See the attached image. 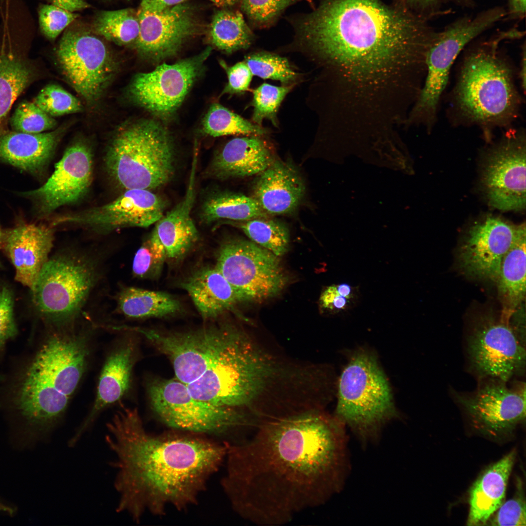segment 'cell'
Wrapping results in <instances>:
<instances>
[{
    "instance_id": "6da1fadb",
    "label": "cell",
    "mask_w": 526,
    "mask_h": 526,
    "mask_svg": "<svg viewBox=\"0 0 526 526\" xmlns=\"http://www.w3.org/2000/svg\"><path fill=\"white\" fill-rule=\"evenodd\" d=\"M227 443L222 487L233 510L262 526L287 524L343 488L350 468L345 426L323 409L262 421Z\"/></svg>"
},
{
    "instance_id": "7a4b0ae2",
    "label": "cell",
    "mask_w": 526,
    "mask_h": 526,
    "mask_svg": "<svg viewBox=\"0 0 526 526\" xmlns=\"http://www.w3.org/2000/svg\"><path fill=\"white\" fill-rule=\"evenodd\" d=\"M298 31L325 69L333 99L357 110L414 91L437 35L422 17L381 0H322L301 19Z\"/></svg>"
},
{
    "instance_id": "3957f363",
    "label": "cell",
    "mask_w": 526,
    "mask_h": 526,
    "mask_svg": "<svg viewBox=\"0 0 526 526\" xmlns=\"http://www.w3.org/2000/svg\"><path fill=\"white\" fill-rule=\"evenodd\" d=\"M105 441L115 455L117 512L139 522L149 512L163 515L197 503L226 456L227 445L207 435L145 429L136 409L118 411L107 423Z\"/></svg>"
},
{
    "instance_id": "277c9868",
    "label": "cell",
    "mask_w": 526,
    "mask_h": 526,
    "mask_svg": "<svg viewBox=\"0 0 526 526\" xmlns=\"http://www.w3.org/2000/svg\"><path fill=\"white\" fill-rule=\"evenodd\" d=\"M520 35L515 29L501 32L470 51L461 64L451 110L457 121L478 126L487 139L493 130L509 127L519 115L522 98L513 67L499 47L504 40Z\"/></svg>"
},
{
    "instance_id": "5b68a950",
    "label": "cell",
    "mask_w": 526,
    "mask_h": 526,
    "mask_svg": "<svg viewBox=\"0 0 526 526\" xmlns=\"http://www.w3.org/2000/svg\"><path fill=\"white\" fill-rule=\"evenodd\" d=\"M273 369L266 346L236 325L221 355L198 379L186 385L197 399L253 415L268 393Z\"/></svg>"
},
{
    "instance_id": "8992f818",
    "label": "cell",
    "mask_w": 526,
    "mask_h": 526,
    "mask_svg": "<svg viewBox=\"0 0 526 526\" xmlns=\"http://www.w3.org/2000/svg\"><path fill=\"white\" fill-rule=\"evenodd\" d=\"M334 415L363 448L377 443L385 425L399 417L388 381L370 351L359 349L351 355L338 380Z\"/></svg>"
},
{
    "instance_id": "52a82bcc",
    "label": "cell",
    "mask_w": 526,
    "mask_h": 526,
    "mask_svg": "<svg viewBox=\"0 0 526 526\" xmlns=\"http://www.w3.org/2000/svg\"><path fill=\"white\" fill-rule=\"evenodd\" d=\"M175 154L168 130L158 121L145 119L115 133L104 161L110 177L121 188L151 190L171 179Z\"/></svg>"
},
{
    "instance_id": "ba28073f",
    "label": "cell",
    "mask_w": 526,
    "mask_h": 526,
    "mask_svg": "<svg viewBox=\"0 0 526 526\" xmlns=\"http://www.w3.org/2000/svg\"><path fill=\"white\" fill-rule=\"evenodd\" d=\"M151 408L172 430L229 437L255 429L260 420L240 410L217 406L193 397L186 384L176 379L157 378L148 386Z\"/></svg>"
},
{
    "instance_id": "9c48e42d",
    "label": "cell",
    "mask_w": 526,
    "mask_h": 526,
    "mask_svg": "<svg viewBox=\"0 0 526 526\" xmlns=\"http://www.w3.org/2000/svg\"><path fill=\"white\" fill-rule=\"evenodd\" d=\"M97 277L96 265L87 256L56 254L44 264L31 289L33 303L51 324L70 322L80 313Z\"/></svg>"
},
{
    "instance_id": "30bf717a",
    "label": "cell",
    "mask_w": 526,
    "mask_h": 526,
    "mask_svg": "<svg viewBox=\"0 0 526 526\" xmlns=\"http://www.w3.org/2000/svg\"><path fill=\"white\" fill-rule=\"evenodd\" d=\"M497 20L495 13L488 10L474 17L457 20L444 31L437 32L427 53L423 86L404 121V129L421 126L430 131L432 128L455 60L464 47Z\"/></svg>"
},
{
    "instance_id": "8fae6325",
    "label": "cell",
    "mask_w": 526,
    "mask_h": 526,
    "mask_svg": "<svg viewBox=\"0 0 526 526\" xmlns=\"http://www.w3.org/2000/svg\"><path fill=\"white\" fill-rule=\"evenodd\" d=\"M215 266L241 301H262L276 296L289 281L279 257L241 238L228 239L222 244Z\"/></svg>"
},
{
    "instance_id": "7c38bea8",
    "label": "cell",
    "mask_w": 526,
    "mask_h": 526,
    "mask_svg": "<svg viewBox=\"0 0 526 526\" xmlns=\"http://www.w3.org/2000/svg\"><path fill=\"white\" fill-rule=\"evenodd\" d=\"M102 38L78 24L64 32L56 54L62 73L88 103L101 97L117 70L113 55Z\"/></svg>"
},
{
    "instance_id": "4fadbf2b",
    "label": "cell",
    "mask_w": 526,
    "mask_h": 526,
    "mask_svg": "<svg viewBox=\"0 0 526 526\" xmlns=\"http://www.w3.org/2000/svg\"><path fill=\"white\" fill-rule=\"evenodd\" d=\"M525 338L509 321L491 314L480 316L467 338L471 368L482 379L508 382L525 371Z\"/></svg>"
},
{
    "instance_id": "5bb4252c",
    "label": "cell",
    "mask_w": 526,
    "mask_h": 526,
    "mask_svg": "<svg viewBox=\"0 0 526 526\" xmlns=\"http://www.w3.org/2000/svg\"><path fill=\"white\" fill-rule=\"evenodd\" d=\"M234 324L222 322L186 331L138 329L171 361L176 379L188 385L203 374L225 350Z\"/></svg>"
},
{
    "instance_id": "9a60e30c",
    "label": "cell",
    "mask_w": 526,
    "mask_h": 526,
    "mask_svg": "<svg viewBox=\"0 0 526 526\" xmlns=\"http://www.w3.org/2000/svg\"><path fill=\"white\" fill-rule=\"evenodd\" d=\"M208 47L197 55L173 64L135 75L130 86L132 100L153 114L165 118L181 105L210 55Z\"/></svg>"
},
{
    "instance_id": "2e32d148",
    "label": "cell",
    "mask_w": 526,
    "mask_h": 526,
    "mask_svg": "<svg viewBox=\"0 0 526 526\" xmlns=\"http://www.w3.org/2000/svg\"><path fill=\"white\" fill-rule=\"evenodd\" d=\"M486 161L483 183L490 206L503 211L526 207V137L522 130H510Z\"/></svg>"
},
{
    "instance_id": "e0dca14e",
    "label": "cell",
    "mask_w": 526,
    "mask_h": 526,
    "mask_svg": "<svg viewBox=\"0 0 526 526\" xmlns=\"http://www.w3.org/2000/svg\"><path fill=\"white\" fill-rule=\"evenodd\" d=\"M91 148L77 141L69 146L46 182L33 190L20 192L29 200L36 217H47L61 207L74 204L88 192L93 178Z\"/></svg>"
},
{
    "instance_id": "ac0fdd59",
    "label": "cell",
    "mask_w": 526,
    "mask_h": 526,
    "mask_svg": "<svg viewBox=\"0 0 526 526\" xmlns=\"http://www.w3.org/2000/svg\"><path fill=\"white\" fill-rule=\"evenodd\" d=\"M124 190L112 202L59 215L54 219L51 225L55 226L71 224L107 232L127 227H149L164 215L165 202L151 190L139 188Z\"/></svg>"
},
{
    "instance_id": "d6986e66",
    "label": "cell",
    "mask_w": 526,
    "mask_h": 526,
    "mask_svg": "<svg viewBox=\"0 0 526 526\" xmlns=\"http://www.w3.org/2000/svg\"><path fill=\"white\" fill-rule=\"evenodd\" d=\"M525 234V223L515 225L498 218L474 225L459 249L461 270L469 277L496 282L505 255Z\"/></svg>"
},
{
    "instance_id": "ffe728a7",
    "label": "cell",
    "mask_w": 526,
    "mask_h": 526,
    "mask_svg": "<svg viewBox=\"0 0 526 526\" xmlns=\"http://www.w3.org/2000/svg\"><path fill=\"white\" fill-rule=\"evenodd\" d=\"M140 31L133 47L144 57L160 61L172 56L202 31L195 8L184 2L160 12L138 8Z\"/></svg>"
},
{
    "instance_id": "44dd1931",
    "label": "cell",
    "mask_w": 526,
    "mask_h": 526,
    "mask_svg": "<svg viewBox=\"0 0 526 526\" xmlns=\"http://www.w3.org/2000/svg\"><path fill=\"white\" fill-rule=\"evenodd\" d=\"M488 380L474 393L457 395V401L476 427L494 434L509 431L526 417L525 383L510 388Z\"/></svg>"
},
{
    "instance_id": "7402d4cb",
    "label": "cell",
    "mask_w": 526,
    "mask_h": 526,
    "mask_svg": "<svg viewBox=\"0 0 526 526\" xmlns=\"http://www.w3.org/2000/svg\"><path fill=\"white\" fill-rule=\"evenodd\" d=\"M89 348L81 334L54 332L31 356L56 388L69 398L85 370Z\"/></svg>"
},
{
    "instance_id": "603a6c76",
    "label": "cell",
    "mask_w": 526,
    "mask_h": 526,
    "mask_svg": "<svg viewBox=\"0 0 526 526\" xmlns=\"http://www.w3.org/2000/svg\"><path fill=\"white\" fill-rule=\"evenodd\" d=\"M52 225L21 222L4 230L0 240L3 249L16 270L15 279L33 288L39 272L48 260L54 241Z\"/></svg>"
},
{
    "instance_id": "cb8c5ba5",
    "label": "cell",
    "mask_w": 526,
    "mask_h": 526,
    "mask_svg": "<svg viewBox=\"0 0 526 526\" xmlns=\"http://www.w3.org/2000/svg\"><path fill=\"white\" fill-rule=\"evenodd\" d=\"M253 186V196L268 215H284L294 211L305 192L303 180L289 162L274 160L259 174Z\"/></svg>"
},
{
    "instance_id": "d4e9b609",
    "label": "cell",
    "mask_w": 526,
    "mask_h": 526,
    "mask_svg": "<svg viewBox=\"0 0 526 526\" xmlns=\"http://www.w3.org/2000/svg\"><path fill=\"white\" fill-rule=\"evenodd\" d=\"M135 351L133 343L128 339L120 343L108 356L99 377L93 407L69 439V447L77 444L101 411L120 400L127 393L135 362Z\"/></svg>"
},
{
    "instance_id": "484cf974",
    "label": "cell",
    "mask_w": 526,
    "mask_h": 526,
    "mask_svg": "<svg viewBox=\"0 0 526 526\" xmlns=\"http://www.w3.org/2000/svg\"><path fill=\"white\" fill-rule=\"evenodd\" d=\"M60 127L49 132L27 133L16 131L0 134V162L35 177L46 171L66 130Z\"/></svg>"
},
{
    "instance_id": "4316f807",
    "label": "cell",
    "mask_w": 526,
    "mask_h": 526,
    "mask_svg": "<svg viewBox=\"0 0 526 526\" xmlns=\"http://www.w3.org/2000/svg\"><path fill=\"white\" fill-rule=\"evenodd\" d=\"M273 161L270 149L259 137H236L214 156L207 171L218 179L245 177L260 174Z\"/></svg>"
},
{
    "instance_id": "83f0119b",
    "label": "cell",
    "mask_w": 526,
    "mask_h": 526,
    "mask_svg": "<svg viewBox=\"0 0 526 526\" xmlns=\"http://www.w3.org/2000/svg\"><path fill=\"white\" fill-rule=\"evenodd\" d=\"M181 285L205 319H216L241 301L234 289L215 266L196 271Z\"/></svg>"
},
{
    "instance_id": "f1b7e54d",
    "label": "cell",
    "mask_w": 526,
    "mask_h": 526,
    "mask_svg": "<svg viewBox=\"0 0 526 526\" xmlns=\"http://www.w3.org/2000/svg\"><path fill=\"white\" fill-rule=\"evenodd\" d=\"M514 459L513 451L488 468L475 482L470 492L468 526L484 525L502 504Z\"/></svg>"
},
{
    "instance_id": "f546056e",
    "label": "cell",
    "mask_w": 526,
    "mask_h": 526,
    "mask_svg": "<svg viewBox=\"0 0 526 526\" xmlns=\"http://www.w3.org/2000/svg\"><path fill=\"white\" fill-rule=\"evenodd\" d=\"M526 234L505 255L496 281L501 305L500 318L507 322L526 295Z\"/></svg>"
},
{
    "instance_id": "4dcf8cb0",
    "label": "cell",
    "mask_w": 526,
    "mask_h": 526,
    "mask_svg": "<svg viewBox=\"0 0 526 526\" xmlns=\"http://www.w3.org/2000/svg\"><path fill=\"white\" fill-rule=\"evenodd\" d=\"M36 76L31 63L16 50L8 39H3L0 45V134L13 103Z\"/></svg>"
},
{
    "instance_id": "1f68e13d",
    "label": "cell",
    "mask_w": 526,
    "mask_h": 526,
    "mask_svg": "<svg viewBox=\"0 0 526 526\" xmlns=\"http://www.w3.org/2000/svg\"><path fill=\"white\" fill-rule=\"evenodd\" d=\"M190 202L182 200L156 223L151 234L163 245L167 258L177 259L196 242L198 232L191 218Z\"/></svg>"
},
{
    "instance_id": "d6a6232c",
    "label": "cell",
    "mask_w": 526,
    "mask_h": 526,
    "mask_svg": "<svg viewBox=\"0 0 526 526\" xmlns=\"http://www.w3.org/2000/svg\"><path fill=\"white\" fill-rule=\"evenodd\" d=\"M117 307L121 314L133 319L163 317L178 312L180 302L169 294L134 287L121 290Z\"/></svg>"
},
{
    "instance_id": "836d02e7",
    "label": "cell",
    "mask_w": 526,
    "mask_h": 526,
    "mask_svg": "<svg viewBox=\"0 0 526 526\" xmlns=\"http://www.w3.org/2000/svg\"><path fill=\"white\" fill-rule=\"evenodd\" d=\"M267 217L268 215L252 197L227 191L210 195L204 201L200 212V219L206 224L221 219L244 221Z\"/></svg>"
},
{
    "instance_id": "e575fe53",
    "label": "cell",
    "mask_w": 526,
    "mask_h": 526,
    "mask_svg": "<svg viewBox=\"0 0 526 526\" xmlns=\"http://www.w3.org/2000/svg\"><path fill=\"white\" fill-rule=\"evenodd\" d=\"M209 36L214 46L228 53L248 48L253 39L242 14L226 9L218 10L213 16Z\"/></svg>"
},
{
    "instance_id": "d590c367",
    "label": "cell",
    "mask_w": 526,
    "mask_h": 526,
    "mask_svg": "<svg viewBox=\"0 0 526 526\" xmlns=\"http://www.w3.org/2000/svg\"><path fill=\"white\" fill-rule=\"evenodd\" d=\"M91 29L101 38L119 46L134 45L140 31L137 10L128 8L98 12Z\"/></svg>"
},
{
    "instance_id": "8d00e7d4",
    "label": "cell",
    "mask_w": 526,
    "mask_h": 526,
    "mask_svg": "<svg viewBox=\"0 0 526 526\" xmlns=\"http://www.w3.org/2000/svg\"><path fill=\"white\" fill-rule=\"evenodd\" d=\"M254 243L280 257L286 253L290 242L288 228L283 223L267 217L244 221H229Z\"/></svg>"
},
{
    "instance_id": "74e56055",
    "label": "cell",
    "mask_w": 526,
    "mask_h": 526,
    "mask_svg": "<svg viewBox=\"0 0 526 526\" xmlns=\"http://www.w3.org/2000/svg\"><path fill=\"white\" fill-rule=\"evenodd\" d=\"M203 131L213 137L232 134L262 135L267 133L261 126L253 124L218 103L211 105L203 121Z\"/></svg>"
},
{
    "instance_id": "f35d334b",
    "label": "cell",
    "mask_w": 526,
    "mask_h": 526,
    "mask_svg": "<svg viewBox=\"0 0 526 526\" xmlns=\"http://www.w3.org/2000/svg\"><path fill=\"white\" fill-rule=\"evenodd\" d=\"M244 61L253 75L263 79L279 80L283 84L288 85L298 76L287 59L277 55L257 53L246 56Z\"/></svg>"
},
{
    "instance_id": "ab89813d",
    "label": "cell",
    "mask_w": 526,
    "mask_h": 526,
    "mask_svg": "<svg viewBox=\"0 0 526 526\" xmlns=\"http://www.w3.org/2000/svg\"><path fill=\"white\" fill-rule=\"evenodd\" d=\"M292 88L291 85L280 87L264 83L255 89L252 101L254 108L252 120L254 124L261 126L263 119L267 118L277 126L278 110Z\"/></svg>"
},
{
    "instance_id": "60d3db41",
    "label": "cell",
    "mask_w": 526,
    "mask_h": 526,
    "mask_svg": "<svg viewBox=\"0 0 526 526\" xmlns=\"http://www.w3.org/2000/svg\"><path fill=\"white\" fill-rule=\"evenodd\" d=\"M33 102L52 117L81 112L83 106L75 96L61 86L50 84L45 86Z\"/></svg>"
},
{
    "instance_id": "b9f144b4",
    "label": "cell",
    "mask_w": 526,
    "mask_h": 526,
    "mask_svg": "<svg viewBox=\"0 0 526 526\" xmlns=\"http://www.w3.org/2000/svg\"><path fill=\"white\" fill-rule=\"evenodd\" d=\"M167 258L163 245L151 234L135 254L132 267L133 274L143 279L158 277Z\"/></svg>"
},
{
    "instance_id": "7bdbcfd3",
    "label": "cell",
    "mask_w": 526,
    "mask_h": 526,
    "mask_svg": "<svg viewBox=\"0 0 526 526\" xmlns=\"http://www.w3.org/2000/svg\"><path fill=\"white\" fill-rule=\"evenodd\" d=\"M14 131L38 133L45 132L56 126V120L33 102L24 101L16 109L10 119Z\"/></svg>"
},
{
    "instance_id": "ee69618b",
    "label": "cell",
    "mask_w": 526,
    "mask_h": 526,
    "mask_svg": "<svg viewBox=\"0 0 526 526\" xmlns=\"http://www.w3.org/2000/svg\"><path fill=\"white\" fill-rule=\"evenodd\" d=\"M359 298L357 287L343 282L325 287L320 294L319 301L324 311L336 315L345 313L355 308Z\"/></svg>"
},
{
    "instance_id": "f6af8a7d",
    "label": "cell",
    "mask_w": 526,
    "mask_h": 526,
    "mask_svg": "<svg viewBox=\"0 0 526 526\" xmlns=\"http://www.w3.org/2000/svg\"><path fill=\"white\" fill-rule=\"evenodd\" d=\"M38 14L40 31L50 41L55 40L79 16L52 4L40 5Z\"/></svg>"
},
{
    "instance_id": "bcb514c9",
    "label": "cell",
    "mask_w": 526,
    "mask_h": 526,
    "mask_svg": "<svg viewBox=\"0 0 526 526\" xmlns=\"http://www.w3.org/2000/svg\"><path fill=\"white\" fill-rule=\"evenodd\" d=\"M295 0H241L242 8L255 24L265 26L272 22Z\"/></svg>"
},
{
    "instance_id": "7dc6e473",
    "label": "cell",
    "mask_w": 526,
    "mask_h": 526,
    "mask_svg": "<svg viewBox=\"0 0 526 526\" xmlns=\"http://www.w3.org/2000/svg\"><path fill=\"white\" fill-rule=\"evenodd\" d=\"M13 309V293L3 286L0 289V353L3 352L7 341L15 338L18 333Z\"/></svg>"
},
{
    "instance_id": "c3c4849f",
    "label": "cell",
    "mask_w": 526,
    "mask_h": 526,
    "mask_svg": "<svg viewBox=\"0 0 526 526\" xmlns=\"http://www.w3.org/2000/svg\"><path fill=\"white\" fill-rule=\"evenodd\" d=\"M491 521L492 526H526V503L518 495L503 503Z\"/></svg>"
},
{
    "instance_id": "681fc988",
    "label": "cell",
    "mask_w": 526,
    "mask_h": 526,
    "mask_svg": "<svg viewBox=\"0 0 526 526\" xmlns=\"http://www.w3.org/2000/svg\"><path fill=\"white\" fill-rule=\"evenodd\" d=\"M219 63L226 72L228 78V82L222 94H242L249 89L253 75L244 61L231 66L223 60H220Z\"/></svg>"
},
{
    "instance_id": "f907efd6",
    "label": "cell",
    "mask_w": 526,
    "mask_h": 526,
    "mask_svg": "<svg viewBox=\"0 0 526 526\" xmlns=\"http://www.w3.org/2000/svg\"><path fill=\"white\" fill-rule=\"evenodd\" d=\"M402 6L417 15L433 12L448 0H401Z\"/></svg>"
},
{
    "instance_id": "816d5d0a",
    "label": "cell",
    "mask_w": 526,
    "mask_h": 526,
    "mask_svg": "<svg viewBox=\"0 0 526 526\" xmlns=\"http://www.w3.org/2000/svg\"><path fill=\"white\" fill-rule=\"evenodd\" d=\"M187 0H141L138 8L150 12H160L186 2Z\"/></svg>"
},
{
    "instance_id": "f5cc1de1",
    "label": "cell",
    "mask_w": 526,
    "mask_h": 526,
    "mask_svg": "<svg viewBox=\"0 0 526 526\" xmlns=\"http://www.w3.org/2000/svg\"><path fill=\"white\" fill-rule=\"evenodd\" d=\"M51 4L67 11L74 12L90 7L84 0H48Z\"/></svg>"
},
{
    "instance_id": "db71d44e",
    "label": "cell",
    "mask_w": 526,
    "mask_h": 526,
    "mask_svg": "<svg viewBox=\"0 0 526 526\" xmlns=\"http://www.w3.org/2000/svg\"><path fill=\"white\" fill-rule=\"evenodd\" d=\"M509 12L514 17L522 18L525 14L526 0H508Z\"/></svg>"
},
{
    "instance_id": "11a10c76",
    "label": "cell",
    "mask_w": 526,
    "mask_h": 526,
    "mask_svg": "<svg viewBox=\"0 0 526 526\" xmlns=\"http://www.w3.org/2000/svg\"><path fill=\"white\" fill-rule=\"evenodd\" d=\"M518 78H519L522 89L525 94L526 92V45H524L522 49L521 59L520 64V68L518 72Z\"/></svg>"
},
{
    "instance_id": "9f6ffc18",
    "label": "cell",
    "mask_w": 526,
    "mask_h": 526,
    "mask_svg": "<svg viewBox=\"0 0 526 526\" xmlns=\"http://www.w3.org/2000/svg\"><path fill=\"white\" fill-rule=\"evenodd\" d=\"M3 231H4V230L2 229L1 226L0 225V239H1V238L2 237V235H3Z\"/></svg>"
},
{
    "instance_id": "6f0895ef",
    "label": "cell",
    "mask_w": 526,
    "mask_h": 526,
    "mask_svg": "<svg viewBox=\"0 0 526 526\" xmlns=\"http://www.w3.org/2000/svg\"><path fill=\"white\" fill-rule=\"evenodd\" d=\"M233 0L238 1H240V0Z\"/></svg>"
}]
</instances>
